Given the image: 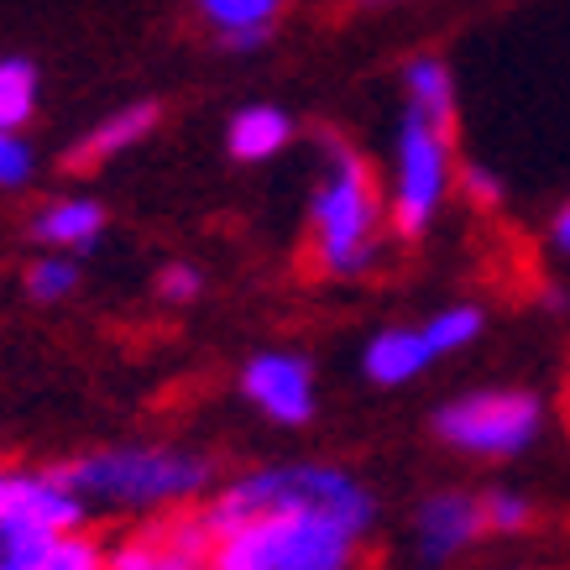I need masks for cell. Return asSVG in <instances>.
Wrapping results in <instances>:
<instances>
[{
    "mask_svg": "<svg viewBox=\"0 0 570 570\" xmlns=\"http://www.w3.org/2000/svg\"><path fill=\"white\" fill-rule=\"evenodd\" d=\"M209 570H356L377 498L341 466H262L205 508Z\"/></svg>",
    "mask_w": 570,
    "mask_h": 570,
    "instance_id": "obj_1",
    "label": "cell"
},
{
    "mask_svg": "<svg viewBox=\"0 0 570 570\" xmlns=\"http://www.w3.org/2000/svg\"><path fill=\"white\" fill-rule=\"evenodd\" d=\"M387 230V194L372 163L346 137H320V178L309 194V262L325 277H362L377 267Z\"/></svg>",
    "mask_w": 570,
    "mask_h": 570,
    "instance_id": "obj_2",
    "label": "cell"
},
{
    "mask_svg": "<svg viewBox=\"0 0 570 570\" xmlns=\"http://www.w3.org/2000/svg\"><path fill=\"white\" fill-rule=\"evenodd\" d=\"M58 482L79 498L121 502V508H184L209 487V461L174 445H121L95 450L58 466Z\"/></svg>",
    "mask_w": 570,
    "mask_h": 570,
    "instance_id": "obj_3",
    "label": "cell"
},
{
    "mask_svg": "<svg viewBox=\"0 0 570 570\" xmlns=\"http://www.w3.org/2000/svg\"><path fill=\"white\" fill-rule=\"evenodd\" d=\"M455 178V131L403 110L393 141V184H387V225L403 242H419L445 209Z\"/></svg>",
    "mask_w": 570,
    "mask_h": 570,
    "instance_id": "obj_4",
    "label": "cell"
},
{
    "mask_svg": "<svg viewBox=\"0 0 570 570\" xmlns=\"http://www.w3.org/2000/svg\"><path fill=\"white\" fill-rule=\"evenodd\" d=\"M544 430V409L523 387H476V393L450 397L445 409H434V434L461 455L482 461H508L529 450Z\"/></svg>",
    "mask_w": 570,
    "mask_h": 570,
    "instance_id": "obj_5",
    "label": "cell"
},
{
    "mask_svg": "<svg viewBox=\"0 0 570 570\" xmlns=\"http://www.w3.org/2000/svg\"><path fill=\"white\" fill-rule=\"evenodd\" d=\"M105 554H110V570H209L215 534H209L205 508H163L157 519L131 529Z\"/></svg>",
    "mask_w": 570,
    "mask_h": 570,
    "instance_id": "obj_6",
    "label": "cell"
},
{
    "mask_svg": "<svg viewBox=\"0 0 570 570\" xmlns=\"http://www.w3.org/2000/svg\"><path fill=\"white\" fill-rule=\"evenodd\" d=\"M79 523H85V498L58 482V471H11V466H0V529L73 534Z\"/></svg>",
    "mask_w": 570,
    "mask_h": 570,
    "instance_id": "obj_7",
    "label": "cell"
},
{
    "mask_svg": "<svg viewBox=\"0 0 570 570\" xmlns=\"http://www.w3.org/2000/svg\"><path fill=\"white\" fill-rule=\"evenodd\" d=\"M242 393L257 403L273 424H309L314 419V366L294 351H257L242 366Z\"/></svg>",
    "mask_w": 570,
    "mask_h": 570,
    "instance_id": "obj_8",
    "label": "cell"
},
{
    "mask_svg": "<svg viewBox=\"0 0 570 570\" xmlns=\"http://www.w3.org/2000/svg\"><path fill=\"white\" fill-rule=\"evenodd\" d=\"M0 570H110V554L85 534L0 529Z\"/></svg>",
    "mask_w": 570,
    "mask_h": 570,
    "instance_id": "obj_9",
    "label": "cell"
},
{
    "mask_svg": "<svg viewBox=\"0 0 570 570\" xmlns=\"http://www.w3.org/2000/svg\"><path fill=\"white\" fill-rule=\"evenodd\" d=\"M157 121H163V105H157V100H131V105H121V110H110L105 121H95L85 137L73 141L69 153H63V168H69V174H89V168H105L110 157H121V153H131V147H141V141L153 137Z\"/></svg>",
    "mask_w": 570,
    "mask_h": 570,
    "instance_id": "obj_10",
    "label": "cell"
},
{
    "mask_svg": "<svg viewBox=\"0 0 570 570\" xmlns=\"http://www.w3.org/2000/svg\"><path fill=\"white\" fill-rule=\"evenodd\" d=\"M482 534H487L482 498H466V492H434V498L419 508V554H424L430 566H445V560H455V554H466Z\"/></svg>",
    "mask_w": 570,
    "mask_h": 570,
    "instance_id": "obj_11",
    "label": "cell"
},
{
    "mask_svg": "<svg viewBox=\"0 0 570 570\" xmlns=\"http://www.w3.org/2000/svg\"><path fill=\"white\" fill-rule=\"evenodd\" d=\"M440 356L430 351L424 341V330L419 325H393V330H377L362 351V372L377 387H403V382H414L424 366H434Z\"/></svg>",
    "mask_w": 570,
    "mask_h": 570,
    "instance_id": "obj_12",
    "label": "cell"
},
{
    "mask_svg": "<svg viewBox=\"0 0 570 570\" xmlns=\"http://www.w3.org/2000/svg\"><path fill=\"white\" fill-rule=\"evenodd\" d=\"M199 17L215 27V42L225 52H257L273 37V21L283 0H194Z\"/></svg>",
    "mask_w": 570,
    "mask_h": 570,
    "instance_id": "obj_13",
    "label": "cell"
},
{
    "mask_svg": "<svg viewBox=\"0 0 570 570\" xmlns=\"http://www.w3.org/2000/svg\"><path fill=\"white\" fill-rule=\"evenodd\" d=\"M32 236L52 252H95V242L105 236V209L85 194H69V199H52L32 215Z\"/></svg>",
    "mask_w": 570,
    "mask_h": 570,
    "instance_id": "obj_14",
    "label": "cell"
},
{
    "mask_svg": "<svg viewBox=\"0 0 570 570\" xmlns=\"http://www.w3.org/2000/svg\"><path fill=\"white\" fill-rule=\"evenodd\" d=\"M294 141V116L277 105H242L225 126V147L236 163H267Z\"/></svg>",
    "mask_w": 570,
    "mask_h": 570,
    "instance_id": "obj_15",
    "label": "cell"
},
{
    "mask_svg": "<svg viewBox=\"0 0 570 570\" xmlns=\"http://www.w3.org/2000/svg\"><path fill=\"white\" fill-rule=\"evenodd\" d=\"M403 110H414L424 121L455 131V79H450L445 58L419 52V58L403 63Z\"/></svg>",
    "mask_w": 570,
    "mask_h": 570,
    "instance_id": "obj_16",
    "label": "cell"
},
{
    "mask_svg": "<svg viewBox=\"0 0 570 570\" xmlns=\"http://www.w3.org/2000/svg\"><path fill=\"white\" fill-rule=\"evenodd\" d=\"M37 95H42V73L32 58L6 52L0 58V131H21L37 116Z\"/></svg>",
    "mask_w": 570,
    "mask_h": 570,
    "instance_id": "obj_17",
    "label": "cell"
},
{
    "mask_svg": "<svg viewBox=\"0 0 570 570\" xmlns=\"http://www.w3.org/2000/svg\"><path fill=\"white\" fill-rule=\"evenodd\" d=\"M419 330H424V341H430L434 356H455V351H466L487 330V314L476 309V304H450V309L430 314Z\"/></svg>",
    "mask_w": 570,
    "mask_h": 570,
    "instance_id": "obj_18",
    "label": "cell"
},
{
    "mask_svg": "<svg viewBox=\"0 0 570 570\" xmlns=\"http://www.w3.org/2000/svg\"><path fill=\"white\" fill-rule=\"evenodd\" d=\"M482 523H487V534H523L534 523V502L523 498V492L492 487L482 498Z\"/></svg>",
    "mask_w": 570,
    "mask_h": 570,
    "instance_id": "obj_19",
    "label": "cell"
},
{
    "mask_svg": "<svg viewBox=\"0 0 570 570\" xmlns=\"http://www.w3.org/2000/svg\"><path fill=\"white\" fill-rule=\"evenodd\" d=\"M79 288V262L73 257H37L32 273H27V294L37 304H58V298H69Z\"/></svg>",
    "mask_w": 570,
    "mask_h": 570,
    "instance_id": "obj_20",
    "label": "cell"
},
{
    "mask_svg": "<svg viewBox=\"0 0 570 570\" xmlns=\"http://www.w3.org/2000/svg\"><path fill=\"white\" fill-rule=\"evenodd\" d=\"M32 168H37V157L27 147V137L21 131H0V189H21L32 178Z\"/></svg>",
    "mask_w": 570,
    "mask_h": 570,
    "instance_id": "obj_21",
    "label": "cell"
},
{
    "mask_svg": "<svg viewBox=\"0 0 570 570\" xmlns=\"http://www.w3.org/2000/svg\"><path fill=\"white\" fill-rule=\"evenodd\" d=\"M199 294H205V273L189 267V262H168V267L157 273V298H163V304H194Z\"/></svg>",
    "mask_w": 570,
    "mask_h": 570,
    "instance_id": "obj_22",
    "label": "cell"
},
{
    "mask_svg": "<svg viewBox=\"0 0 570 570\" xmlns=\"http://www.w3.org/2000/svg\"><path fill=\"white\" fill-rule=\"evenodd\" d=\"M461 189H466L471 205H482V209L502 205V178L492 174V168H482V163H466V168H461Z\"/></svg>",
    "mask_w": 570,
    "mask_h": 570,
    "instance_id": "obj_23",
    "label": "cell"
},
{
    "mask_svg": "<svg viewBox=\"0 0 570 570\" xmlns=\"http://www.w3.org/2000/svg\"><path fill=\"white\" fill-rule=\"evenodd\" d=\"M550 242L560 257H570V199L560 209H554V220H550Z\"/></svg>",
    "mask_w": 570,
    "mask_h": 570,
    "instance_id": "obj_24",
    "label": "cell"
},
{
    "mask_svg": "<svg viewBox=\"0 0 570 570\" xmlns=\"http://www.w3.org/2000/svg\"><path fill=\"white\" fill-rule=\"evenodd\" d=\"M362 6H393V0H362Z\"/></svg>",
    "mask_w": 570,
    "mask_h": 570,
    "instance_id": "obj_25",
    "label": "cell"
},
{
    "mask_svg": "<svg viewBox=\"0 0 570 570\" xmlns=\"http://www.w3.org/2000/svg\"><path fill=\"white\" fill-rule=\"evenodd\" d=\"M566 414H570V387H566Z\"/></svg>",
    "mask_w": 570,
    "mask_h": 570,
    "instance_id": "obj_26",
    "label": "cell"
}]
</instances>
